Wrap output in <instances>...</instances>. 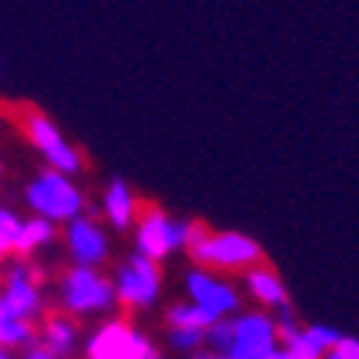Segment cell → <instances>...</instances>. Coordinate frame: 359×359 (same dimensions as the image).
Instances as JSON below:
<instances>
[{"instance_id": "6da1fadb", "label": "cell", "mask_w": 359, "mask_h": 359, "mask_svg": "<svg viewBox=\"0 0 359 359\" xmlns=\"http://www.w3.org/2000/svg\"><path fill=\"white\" fill-rule=\"evenodd\" d=\"M186 248L194 257V262L208 268H229V271H234V268L262 265V251L251 237L240 231L214 234L203 222H189L186 226Z\"/></svg>"}, {"instance_id": "7a4b0ae2", "label": "cell", "mask_w": 359, "mask_h": 359, "mask_svg": "<svg viewBox=\"0 0 359 359\" xmlns=\"http://www.w3.org/2000/svg\"><path fill=\"white\" fill-rule=\"evenodd\" d=\"M26 200L37 211V217H46L52 222H72L83 208V194L77 191V186L55 168L43 171L26 189Z\"/></svg>"}, {"instance_id": "3957f363", "label": "cell", "mask_w": 359, "mask_h": 359, "mask_svg": "<svg viewBox=\"0 0 359 359\" xmlns=\"http://www.w3.org/2000/svg\"><path fill=\"white\" fill-rule=\"evenodd\" d=\"M23 128H26V134H29V140L34 143V149H37L43 157H46V163H49L55 171L72 177V174H77V171L83 168L80 154L74 151V146L63 137L60 128H57L46 114L26 111Z\"/></svg>"}, {"instance_id": "277c9868", "label": "cell", "mask_w": 359, "mask_h": 359, "mask_svg": "<svg viewBox=\"0 0 359 359\" xmlns=\"http://www.w3.org/2000/svg\"><path fill=\"white\" fill-rule=\"evenodd\" d=\"M117 291L109 280H103L95 268H72L63 280V302L74 313H95L106 311L114 302Z\"/></svg>"}, {"instance_id": "5b68a950", "label": "cell", "mask_w": 359, "mask_h": 359, "mask_svg": "<svg viewBox=\"0 0 359 359\" xmlns=\"http://www.w3.org/2000/svg\"><path fill=\"white\" fill-rule=\"evenodd\" d=\"M117 299L128 308H146L157 299L160 291V271L154 259L143 257V254H134L120 271H117Z\"/></svg>"}, {"instance_id": "8992f818", "label": "cell", "mask_w": 359, "mask_h": 359, "mask_svg": "<svg viewBox=\"0 0 359 359\" xmlns=\"http://www.w3.org/2000/svg\"><path fill=\"white\" fill-rule=\"evenodd\" d=\"M40 274L29 262H15L9 268L6 288L0 294V317H12V320H29L40 311Z\"/></svg>"}, {"instance_id": "52a82bcc", "label": "cell", "mask_w": 359, "mask_h": 359, "mask_svg": "<svg viewBox=\"0 0 359 359\" xmlns=\"http://www.w3.org/2000/svg\"><path fill=\"white\" fill-rule=\"evenodd\" d=\"M151 353L149 339L126 323H109L88 339V359H149Z\"/></svg>"}, {"instance_id": "ba28073f", "label": "cell", "mask_w": 359, "mask_h": 359, "mask_svg": "<svg viewBox=\"0 0 359 359\" xmlns=\"http://www.w3.org/2000/svg\"><path fill=\"white\" fill-rule=\"evenodd\" d=\"M186 226L189 222H174L163 211H146L137 229V254L149 259H163L177 248H186Z\"/></svg>"}, {"instance_id": "9c48e42d", "label": "cell", "mask_w": 359, "mask_h": 359, "mask_svg": "<svg viewBox=\"0 0 359 359\" xmlns=\"http://www.w3.org/2000/svg\"><path fill=\"white\" fill-rule=\"evenodd\" d=\"M277 348V325L274 320L262 313H248V317L234 320V339L229 348V359H268Z\"/></svg>"}, {"instance_id": "30bf717a", "label": "cell", "mask_w": 359, "mask_h": 359, "mask_svg": "<svg viewBox=\"0 0 359 359\" xmlns=\"http://www.w3.org/2000/svg\"><path fill=\"white\" fill-rule=\"evenodd\" d=\"M186 285H189L191 302L200 305L203 311H208L214 320H226V313H231L240 305V299H237V294H234L231 285L214 280L205 271H191L189 280H186Z\"/></svg>"}, {"instance_id": "8fae6325", "label": "cell", "mask_w": 359, "mask_h": 359, "mask_svg": "<svg viewBox=\"0 0 359 359\" xmlns=\"http://www.w3.org/2000/svg\"><path fill=\"white\" fill-rule=\"evenodd\" d=\"M69 251L77 259V265L95 268V265H100L106 259V251H109L106 234L95 226L92 219L77 217V219L69 222Z\"/></svg>"}, {"instance_id": "7c38bea8", "label": "cell", "mask_w": 359, "mask_h": 359, "mask_svg": "<svg viewBox=\"0 0 359 359\" xmlns=\"http://www.w3.org/2000/svg\"><path fill=\"white\" fill-rule=\"evenodd\" d=\"M245 285H248V291L259 299V302H265V305H271V308H291L288 305V294H285V285H283V280L271 271V268H265V265H257V268H251V271L245 274Z\"/></svg>"}, {"instance_id": "4fadbf2b", "label": "cell", "mask_w": 359, "mask_h": 359, "mask_svg": "<svg viewBox=\"0 0 359 359\" xmlns=\"http://www.w3.org/2000/svg\"><path fill=\"white\" fill-rule=\"evenodd\" d=\"M103 211L109 217V222L114 229H128L131 219H134V211H137V203H134V194L131 189L126 186L123 177H114L111 186L106 189V200H103Z\"/></svg>"}, {"instance_id": "5bb4252c", "label": "cell", "mask_w": 359, "mask_h": 359, "mask_svg": "<svg viewBox=\"0 0 359 359\" xmlns=\"http://www.w3.org/2000/svg\"><path fill=\"white\" fill-rule=\"evenodd\" d=\"M52 237H55V222H52V219H46V217L26 219L23 229H20V237H18L15 251H18V254H29V251H34V248H40V245L52 243Z\"/></svg>"}, {"instance_id": "9a60e30c", "label": "cell", "mask_w": 359, "mask_h": 359, "mask_svg": "<svg viewBox=\"0 0 359 359\" xmlns=\"http://www.w3.org/2000/svg\"><path fill=\"white\" fill-rule=\"evenodd\" d=\"M74 337H77V331L69 320H63V317L49 320L46 328H43V348H49L55 356H63V353L72 351Z\"/></svg>"}, {"instance_id": "2e32d148", "label": "cell", "mask_w": 359, "mask_h": 359, "mask_svg": "<svg viewBox=\"0 0 359 359\" xmlns=\"http://www.w3.org/2000/svg\"><path fill=\"white\" fill-rule=\"evenodd\" d=\"M168 323H171V328H200V331H208L217 320L211 317L208 311H203L200 305H177V308H171V313H168Z\"/></svg>"}, {"instance_id": "e0dca14e", "label": "cell", "mask_w": 359, "mask_h": 359, "mask_svg": "<svg viewBox=\"0 0 359 359\" xmlns=\"http://www.w3.org/2000/svg\"><path fill=\"white\" fill-rule=\"evenodd\" d=\"M32 325L29 320H12V317H0V348H18L32 339Z\"/></svg>"}, {"instance_id": "ac0fdd59", "label": "cell", "mask_w": 359, "mask_h": 359, "mask_svg": "<svg viewBox=\"0 0 359 359\" xmlns=\"http://www.w3.org/2000/svg\"><path fill=\"white\" fill-rule=\"evenodd\" d=\"M283 345L291 351L294 359H323V356H325V348L308 334V328L299 331L294 339H288V342H283Z\"/></svg>"}, {"instance_id": "d6986e66", "label": "cell", "mask_w": 359, "mask_h": 359, "mask_svg": "<svg viewBox=\"0 0 359 359\" xmlns=\"http://www.w3.org/2000/svg\"><path fill=\"white\" fill-rule=\"evenodd\" d=\"M20 229H23V222L18 219V214L0 205V251H4V254L6 251H15L18 237H20Z\"/></svg>"}, {"instance_id": "ffe728a7", "label": "cell", "mask_w": 359, "mask_h": 359, "mask_svg": "<svg viewBox=\"0 0 359 359\" xmlns=\"http://www.w3.org/2000/svg\"><path fill=\"white\" fill-rule=\"evenodd\" d=\"M200 342H205V331L200 328H171V345L180 351H191Z\"/></svg>"}, {"instance_id": "44dd1931", "label": "cell", "mask_w": 359, "mask_h": 359, "mask_svg": "<svg viewBox=\"0 0 359 359\" xmlns=\"http://www.w3.org/2000/svg\"><path fill=\"white\" fill-rule=\"evenodd\" d=\"M308 334L325 348V353H328L331 348H337V345H339V339H342L334 328H325V325H311V328H308Z\"/></svg>"}, {"instance_id": "7402d4cb", "label": "cell", "mask_w": 359, "mask_h": 359, "mask_svg": "<svg viewBox=\"0 0 359 359\" xmlns=\"http://www.w3.org/2000/svg\"><path fill=\"white\" fill-rule=\"evenodd\" d=\"M342 359H359V342L356 339H351V337H342L339 339V345L334 348Z\"/></svg>"}, {"instance_id": "603a6c76", "label": "cell", "mask_w": 359, "mask_h": 359, "mask_svg": "<svg viewBox=\"0 0 359 359\" xmlns=\"http://www.w3.org/2000/svg\"><path fill=\"white\" fill-rule=\"evenodd\" d=\"M23 359H57V356H55L49 348H32V351H29Z\"/></svg>"}, {"instance_id": "cb8c5ba5", "label": "cell", "mask_w": 359, "mask_h": 359, "mask_svg": "<svg viewBox=\"0 0 359 359\" xmlns=\"http://www.w3.org/2000/svg\"><path fill=\"white\" fill-rule=\"evenodd\" d=\"M268 359H294V356H291V351L283 345V348H274L271 353H268Z\"/></svg>"}, {"instance_id": "d4e9b609", "label": "cell", "mask_w": 359, "mask_h": 359, "mask_svg": "<svg viewBox=\"0 0 359 359\" xmlns=\"http://www.w3.org/2000/svg\"><path fill=\"white\" fill-rule=\"evenodd\" d=\"M200 359H229V356H222V353H214V356H200Z\"/></svg>"}, {"instance_id": "484cf974", "label": "cell", "mask_w": 359, "mask_h": 359, "mask_svg": "<svg viewBox=\"0 0 359 359\" xmlns=\"http://www.w3.org/2000/svg\"><path fill=\"white\" fill-rule=\"evenodd\" d=\"M0 359H12V356H9V351H6V348H0Z\"/></svg>"}, {"instance_id": "4316f807", "label": "cell", "mask_w": 359, "mask_h": 359, "mask_svg": "<svg viewBox=\"0 0 359 359\" xmlns=\"http://www.w3.org/2000/svg\"><path fill=\"white\" fill-rule=\"evenodd\" d=\"M149 359H160V356H157V353H151V356H149Z\"/></svg>"}, {"instance_id": "83f0119b", "label": "cell", "mask_w": 359, "mask_h": 359, "mask_svg": "<svg viewBox=\"0 0 359 359\" xmlns=\"http://www.w3.org/2000/svg\"><path fill=\"white\" fill-rule=\"evenodd\" d=\"M0 259H4V251H0Z\"/></svg>"}, {"instance_id": "f1b7e54d", "label": "cell", "mask_w": 359, "mask_h": 359, "mask_svg": "<svg viewBox=\"0 0 359 359\" xmlns=\"http://www.w3.org/2000/svg\"><path fill=\"white\" fill-rule=\"evenodd\" d=\"M0 168H4V165H0Z\"/></svg>"}]
</instances>
